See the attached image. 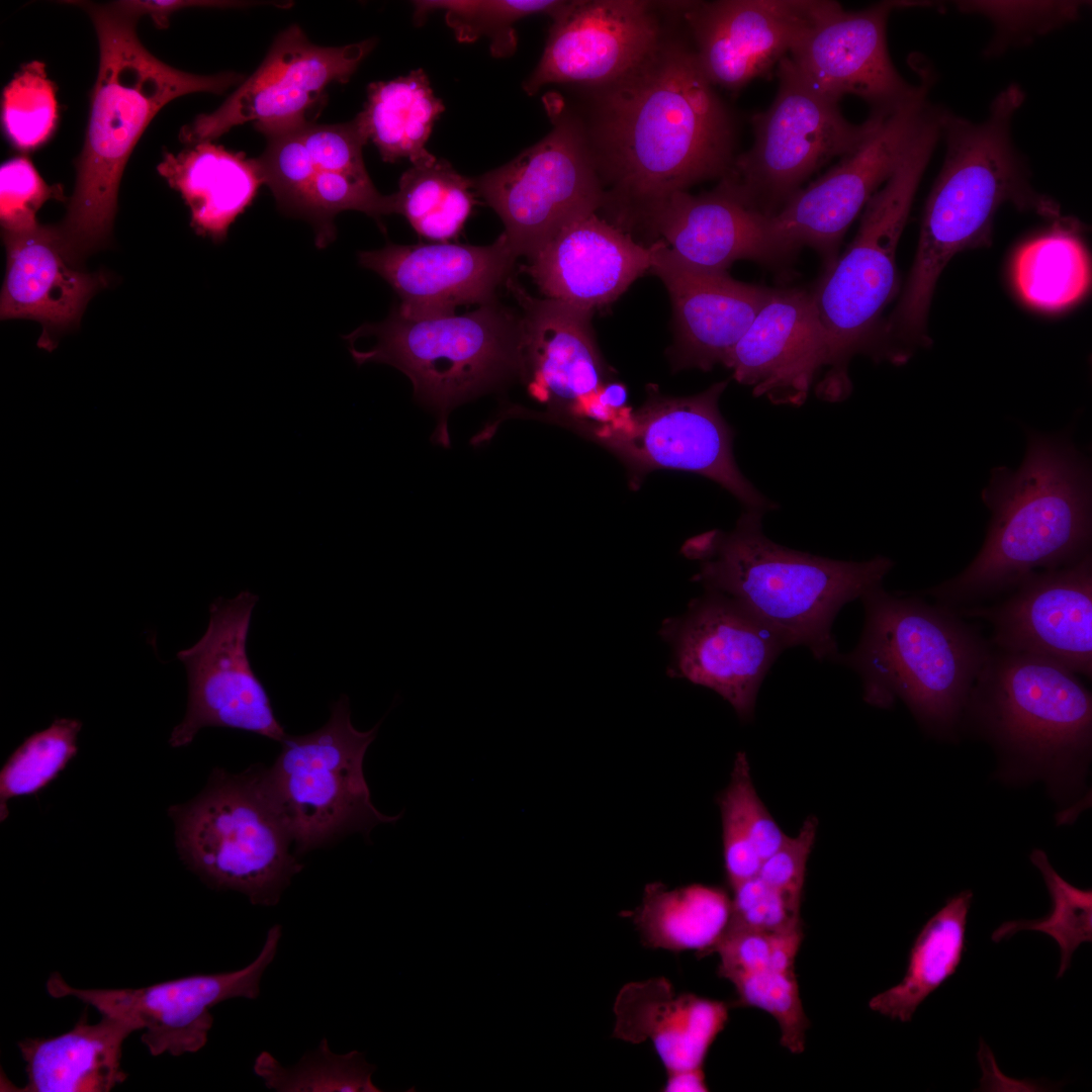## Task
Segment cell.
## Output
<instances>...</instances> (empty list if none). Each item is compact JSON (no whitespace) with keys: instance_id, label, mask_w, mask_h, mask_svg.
I'll use <instances>...</instances> for the list:
<instances>
[{"instance_id":"6da1fadb","label":"cell","mask_w":1092,"mask_h":1092,"mask_svg":"<svg viewBox=\"0 0 1092 1092\" xmlns=\"http://www.w3.org/2000/svg\"><path fill=\"white\" fill-rule=\"evenodd\" d=\"M596 125L600 162L621 201L641 214L667 195L732 165L733 129L695 52L659 46L604 86Z\"/></svg>"},{"instance_id":"7a4b0ae2","label":"cell","mask_w":1092,"mask_h":1092,"mask_svg":"<svg viewBox=\"0 0 1092 1092\" xmlns=\"http://www.w3.org/2000/svg\"><path fill=\"white\" fill-rule=\"evenodd\" d=\"M1024 97L1019 85H1009L993 99L981 122L939 109L944 160L924 207L908 279L881 326L889 348L912 354L928 345L926 323L939 275L957 253L990 244L1002 205L1061 217L1057 203L1032 187L1029 169L1012 141L1013 118Z\"/></svg>"},{"instance_id":"3957f363","label":"cell","mask_w":1092,"mask_h":1092,"mask_svg":"<svg viewBox=\"0 0 1092 1092\" xmlns=\"http://www.w3.org/2000/svg\"><path fill=\"white\" fill-rule=\"evenodd\" d=\"M1088 460L1070 438L1028 431L1015 470L996 467L982 499L991 512L984 543L959 574L925 594L961 610L1006 595L1028 574L1074 563L1091 553Z\"/></svg>"},{"instance_id":"277c9868","label":"cell","mask_w":1092,"mask_h":1092,"mask_svg":"<svg viewBox=\"0 0 1092 1092\" xmlns=\"http://www.w3.org/2000/svg\"><path fill=\"white\" fill-rule=\"evenodd\" d=\"M84 7L98 35L99 68L75 189L66 217L58 226L77 263L108 238L124 166L155 114L179 96L221 94L245 80L234 72L200 76L172 68L140 42L138 17L116 4Z\"/></svg>"},{"instance_id":"5b68a950","label":"cell","mask_w":1092,"mask_h":1092,"mask_svg":"<svg viewBox=\"0 0 1092 1092\" xmlns=\"http://www.w3.org/2000/svg\"><path fill=\"white\" fill-rule=\"evenodd\" d=\"M764 514L745 510L728 532L711 530L685 542L699 561L694 580L734 600L772 629L787 648H808L817 659L838 660L832 625L840 609L882 585L894 566L876 556L843 561L782 546L762 529Z\"/></svg>"},{"instance_id":"8992f818","label":"cell","mask_w":1092,"mask_h":1092,"mask_svg":"<svg viewBox=\"0 0 1092 1092\" xmlns=\"http://www.w3.org/2000/svg\"><path fill=\"white\" fill-rule=\"evenodd\" d=\"M859 641L838 661L858 673L864 700L887 708L903 701L918 722L950 734L964 712L991 645L956 610L879 585L860 598Z\"/></svg>"},{"instance_id":"52a82bcc","label":"cell","mask_w":1092,"mask_h":1092,"mask_svg":"<svg viewBox=\"0 0 1092 1092\" xmlns=\"http://www.w3.org/2000/svg\"><path fill=\"white\" fill-rule=\"evenodd\" d=\"M938 114L924 122L904 158L863 208L857 233L842 256L810 290L822 327L825 357L815 383L824 400L851 392L848 365L872 355L881 314L897 290L896 251L924 170L940 140Z\"/></svg>"},{"instance_id":"ba28073f","label":"cell","mask_w":1092,"mask_h":1092,"mask_svg":"<svg viewBox=\"0 0 1092 1092\" xmlns=\"http://www.w3.org/2000/svg\"><path fill=\"white\" fill-rule=\"evenodd\" d=\"M364 348L349 347L360 366L383 363L411 380L415 398L437 420L432 441L450 447L449 414L458 405L520 378V313L497 300L463 314L408 317L395 307L380 323L349 335Z\"/></svg>"},{"instance_id":"9c48e42d","label":"cell","mask_w":1092,"mask_h":1092,"mask_svg":"<svg viewBox=\"0 0 1092 1092\" xmlns=\"http://www.w3.org/2000/svg\"><path fill=\"white\" fill-rule=\"evenodd\" d=\"M168 815L184 864L207 886L240 892L253 905H276L303 869L258 764L241 774L214 768L200 794Z\"/></svg>"},{"instance_id":"30bf717a","label":"cell","mask_w":1092,"mask_h":1092,"mask_svg":"<svg viewBox=\"0 0 1092 1092\" xmlns=\"http://www.w3.org/2000/svg\"><path fill=\"white\" fill-rule=\"evenodd\" d=\"M381 721L367 731L351 722L350 701L331 705L327 723L299 736L286 735L271 767H260L262 784L284 820L297 856L359 832L394 823L371 801L363 760Z\"/></svg>"},{"instance_id":"8fae6325","label":"cell","mask_w":1092,"mask_h":1092,"mask_svg":"<svg viewBox=\"0 0 1092 1092\" xmlns=\"http://www.w3.org/2000/svg\"><path fill=\"white\" fill-rule=\"evenodd\" d=\"M770 106L751 117L753 144L735 158L720 184L760 214L775 215L803 183L836 157L856 149L888 109L848 121L838 100L816 89L785 57Z\"/></svg>"},{"instance_id":"7c38bea8","label":"cell","mask_w":1092,"mask_h":1092,"mask_svg":"<svg viewBox=\"0 0 1092 1092\" xmlns=\"http://www.w3.org/2000/svg\"><path fill=\"white\" fill-rule=\"evenodd\" d=\"M967 716L998 745L1046 763L1082 754L1091 744V693L1077 673L1038 655L991 646Z\"/></svg>"},{"instance_id":"4fadbf2b","label":"cell","mask_w":1092,"mask_h":1092,"mask_svg":"<svg viewBox=\"0 0 1092 1092\" xmlns=\"http://www.w3.org/2000/svg\"><path fill=\"white\" fill-rule=\"evenodd\" d=\"M727 383L720 381L684 397L664 396L653 389L637 411L625 407L607 423H585L575 432L615 454L626 466L632 485L653 470L689 471L715 481L746 510L764 514L777 505L741 473L733 456V431L719 410Z\"/></svg>"},{"instance_id":"5bb4252c","label":"cell","mask_w":1092,"mask_h":1092,"mask_svg":"<svg viewBox=\"0 0 1092 1092\" xmlns=\"http://www.w3.org/2000/svg\"><path fill=\"white\" fill-rule=\"evenodd\" d=\"M552 130L508 164L472 178L477 195L497 213L518 257L530 259L563 225L597 212L607 195L596 158L577 120L547 102Z\"/></svg>"},{"instance_id":"9a60e30c","label":"cell","mask_w":1092,"mask_h":1092,"mask_svg":"<svg viewBox=\"0 0 1092 1092\" xmlns=\"http://www.w3.org/2000/svg\"><path fill=\"white\" fill-rule=\"evenodd\" d=\"M256 158L278 207L313 226L324 249L336 239L335 216L358 210L379 219L394 213V197L374 187L363 160L368 139L357 118L339 124L313 121L265 135Z\"/></svg>"},{"instance_id":"2e32d148","label":"cell","mask_w":1092,"mask_h":1092,"mask_svg":"<svg viewBox=\"0 0 1092 1092\" xmlns=\"http://www.w3.org/2000/svg\"><path fill=\"white\" fill-rule=\"evenodd\" d=\"M929 79L926 74L914 97L886 110L856 149L768 217L772 235L790 254L809 247L826 267L836 260L849 224L894 173L932 112Z\"/></svg>"},{"instance_id":"e0dca14e","label":"cell","mask_w":1092,"mask_h":1092,"mask_svg":"<svg viewBox=\"0 0 1092 1092\" xmlns=\"http://www.w3.org/2000/svg\"><path fill=\"white\" fill-rule=\"evenodd\" d=\"M376 44V38L341 47L309 41L293 24L274 39L259 68L210 113L182 127L180 140L195 145L253 121L264 135L313 121L327 88L346 83Z\"/></svg>"},{"instance_id":"ac0fdd59","label":"cell","mask_w":1092,"mask_h":1092,"mask_svg":"<svg viewBox=\"0 0 1092 1092\" xmlns=\"http://www.w3.org/2000/svg\"><path fill=\"white\" fill-rule=\"evenodd\" d=\"M258 600L250 590L214 600L203 636L177 653L187 671L188 705L170 735L172 747L188 745L204 727L243 730L278 742L286 736L247 651Z\"/></svg>"},{"instance_id":"d6986e66","label":"cell","mask_w":1092,"mask_h":1092,"mask_svg":"<svg viewBox=\"0 0 1092 1092\" xmlns=\"http://www.w3.org/2000/svg\"><path fill=\"white\" fill-rule=\"evenodd\" d=\"M281 938V926L269 928L262 949L243 969L198 974L142 988L80 989L58 973L46 987L54 998L74 997L143 1031L141 1039L152 1056L196 1053L207 1042L213 1024L211 1008L233 998L256 999L260 982L273 962Z\"/></svg>"},{"instance_id":"ffe728a7","label":"cell","mask_w":1092,"mask_h":1092,"mask_svg":"<svg viewBox=\"0 0 1092 1092\" xmlns=\"http://www.w3.org/2000/svg\"><path fill=\"white\" fill-rule=\"evenodd\" d=\"M672 651L669 673L713 690L742 720L753 716L759 688L787 649L779 635L726 595L706 589L660 628Z\"/></svg>"},{"instance_id":"44dd1931","label":"cell","mask_w":1092,"mask_h":1092,"mask_svg":"<svg viewBox=\"0 0 1092 1092\" xmlns=\"http://www.w3.org/2000/svg\"><path fill=\"white\" fill-rule=\"evenodd\" d=\"M521 307L520 378L544 408L535 418L568 429L588 420L609 382V370L592 327L593 311L530 295L513 278L507 287Z\"/></svg>"},{"instance_id":"7402d4cb","label":"cell","mask_w":1092,"mask_h":1092,"mask_svg":"<svg viewBox=\"0 0 1092 1092\" xmlns=\"http://www.w3.org/2000/svg\"><path fill=\"white\" fill-rule=\"evenodd\" d=\"M911 3L884 1L849 11L835 1H818L788 57L819 91L840 100L857 96L874 110L893 108L922 88L895 68L887 46L891 12Z\"/></svg>"},{"instance_id":"603a6c76","label":"cell","mask_w":1092,"mask_h":1092,"mask_svg":"<svg viewBox=\"0 0 1092 1092\" xmlns=\"http://www.w3.org/2000/svg\"><path fill=\"white\" fill-rule=\"evenodd\" d=\"M991 627L992 647L1052 659L1092 677V556L1034 571L1006 598L956 610Z\"/></svg>"},{"instance_id":"cb8c5ba5","label":"cell","mask_w":1092,"mask_h":1092,"mask_svg":"<svg viewBox=\"0 0 1092 1092\" xmlns=\"http://www.w3.org/2000/svg\"><path fill=\"white\" fill-rule=\"evenodd\" d=\"M661 42L647 1H568L552 19L543 55L524 82L527 94L552 83L607 86L638 66Z\"/></svg>"},{"instance_id":"d4e9b609","label":"cell","mask_w":1092,"mask_h":1092,"mask_svg":"<svg viewBox=\"0 0 1092 1092\" xmlns=\"http://www.w3.org/2000/svg\"><path fill=\"white\" fill-rule=\"evenodd\" d=\"M504 236L487 246L455 243L388 244L358 254L359 264L395 291L394 307L408 317L454 314L458 306L497 300L514 278L516 260Z\"/></svg>"},{"instance_id":"484cf974","label":"cell","mask_w":1092,"mask_h":1092,"mask_svg":"<svg viewBox=\"0 0 1092 1092\" xmlns=\"http://www.w3.org/2000/svg\"><path fill=\"white\" fill-rule=\"evenodd\" d=\"M814 0L681 2L698 63L712 85L737 91L789 55Z\"/></svg>"},{"instance_id":"4316f807","label":"cell","mask_w":1092,"mask_h":1092,"mask_svg":"<svg viewBox=\"0 0 1092 1092\" xmlns=\"http://www.w3.org/2000/svg\"><path fill=\"white\" fill-rule=\"evenodd\" d=\"M651 246L650 272L662 281L671 301L675 367L707 371L724 365L774 288L686 265L660 241Z\"/></svg>"},{"instance_id":"83f0119b","label":"cell","mask_w":1092,"mask_h":1092,"mask_svg":"<svg viewBox=\"0 0 1092 1092\" xmlns=\"http://www.w3.org/2000/svg\"><path fill=\"white\" fill-rule=\"evenodd\" d=\"M652 259L651 245L588 212L563 225L521 271L545 298L594 312L650 271Z\"/></svg>"},{"instance_id":"f1b7e54d","label":"cell","mask_w":1092,"mask_h":1092,"mask_svg":"<svg viewBox=\"0 0 1092 1092\" xmlns=\"http://www.w3.org/2000/svg\"><path fill=\"white\" fill-rule=\"evenodd\" d=\"M642 214L667 251L691 267L727 272L738 260L781 266L793 258L772 235L768 217L720 183L700 195L675 191Z\"/></svg>"},{"instance_id":"f546056e","label":"cell","mask_w":1092,"mask_h":1092,"mask_svg":"<svg viewBox=\"0 0 1092 1092\" xmlns=\"http://www.w3.org/2000/svg\"><path fill=\"white\" fill-rule=\"evenodd\" d=\"M824 357V334L810 292L774 288L724 365L754 395L797 405L817 382Z\"/></svg>"},{"instance_id":"4dcf8cb0","label":"cell","mask_w":1092,"mask_h":1092,"mask_svg":"<svg viewBox=\"0 0 1092 1092\" xmlns=\"http://www.w3.org/2000/svg\"><path fill=\"white\" fill-rule=\"evenodd\" d=\"M6 272L1 290V320L39 322L38 346L51 351L50 333L79 322L88 300L105 285L102 275L78 268L58 226L2 233Z\"/></svg>"},{"instance_id":"1f68e13d","label":"cell","mask_w":1092,"mask_h":1092,"mask_svg":"<svg viewBox=\"0 0 1092 1092\" xmlns=\"http://www.w3.org/2000/svg\"><path fill=\"white\" fill-rule=\"evenodd\" d=\"M728 1010L725 1002L676 992L664 977L631 982L615 999L614 1036L631 1043L649 1040L666 1074L703 1069Z\"/></svg>"},{"instance_id":"d6a6232c","label":"cell","mask_w":1092,"mask_h":1092,"mask_svg":"<svg viewBox=\"0 0 1092 1092\" xmlns=\"http://www.w3.org/2000/svg\"><path fill=\"white\" fill-rule=\"evenodd\" d=\"M95 1023L83 1015L72 1029L49 1038H24L18 1049L25 1063L23 1092H108L127 1078L122 1045L136 1031L106 1014Z\"/></svg>"},{"instance_id":"836d02e7","label":"cell","mask_w":1092,"mask_h":1092,"mask_svg":"<svg viewBox=\"0 0 1092 1092\" xmlns=\"http://www.w3.org/2000/svg\"><path fill=\"white\" fill-rule=\"evenodd\" d=\"M157 169L189 207L194 231L214 242L225 240L231 224L264 184L256 159L211 142L176 155L166 153Z\"/></svg>"},{"instance_id":"e575fe53","label":"cell","mask_w":1092,"mask_h":1092,"mask_svg":"<svg viewBox=\"0 0 1092 1092\" xmlns=\"http://www.w3.org/2000/svg\"><path fill=\"white\" fill-rule=\"evenodd\" d=\"M622 915L632 919L646 946L703 957L714 952L729 927L731 897L719 887L668 889L655 882L645 886L641 904Z\"/></svg>"},{"instance_id":"d590c367","label":"cell","mask_w":1092,"mask_h":1092,"mask_svg":"<svg viewBox=\"0 0 1092 1092\" xmlns=\"http://www.w3.org/2000/svg\"><path fill=\"white\" fill-rule=\"evenodd\" d=\"M445 110L423 69L368 86L364 109L356 116L368 141L385 162L407 158L413 165L437 160L426 149L433 125Z\"/></svg>"},{"instance_id":"8d00e7d4","label":"cell","mask_w":1092,"mask_h":1092,"mask_svg":"<svg viewBox=\"0 0 1092 1092\" xmlns=\"http://www.w3.org/2000/svg\"><path fill=\"white\" fill-rule=\"evenodd\" d=\"M972 900V891L965 890L927 920L910 949L904 978L873 997L872 1010L909 1022L918 1006L956 973L966 949Z\"/></svg>"},{"instance_id":"74e56055","label":"cell","mask_w":1092,"mask_h":1092,"mask_svg":"<svg viewBox=\"0 0 1092 1092\" xmlns=\"http://www.w3.org/2000/svg\"><path fill=\"white\" fill-rule=\"evenodd\" d=\"M1045 235L1024 244L1017 252L1013 275L1022 299L1037 309L1057 311L1078 302L1091 283V261L1073 221L1057 219Z\"/></svg>"},{"instance_id":"f35d334b","label":"cell","mask_w":1092,"mask_h":1092,"mask_svg":"<svg viewBox=\"0 0 1092 1092\" xmlns=\"http://www.w3.org/2000/svg\"><path fill=\"white\" fill-rule=\"evenodd\" d=\"M394 213L404 216L419 236L435 243L456 239L475 204L472 178L443 159L413 165L393 193Z\"/></svg>"},{"instance_id":"ab89813d","label":"cell","mask_w":1092,"mask_h":1092,"mask_svg":"<svg viewBox=\"0 0 1092 1092\" xmlns=\"http://www.w3.org/2000/svg\"><path fill=\"white\" fill-rule=\"evenodd\" d=\"M568 1L557 0H437L414 1V21L421 25L429 13L441 10L447 25L461 42L479 37L490 39V53L496 58L513 55L517 35L513 24L524 17L545 14L553 19Z\"/></svg>"},{"instance_id":"60d3db41","label":"cell","mask_w":1092,"mask_h":1092,"mask_svg":"<svg viewBox=\"0 0 1092 1092\" xmlns=\"http://www.w3.org/2000/svg\"><path fill=\"white\" fill-rule=\"evenodd\" d=\"M1030 860L1042 875L1052 900L1051 912L1039 919L1006 921L994 930L991 939L1000 942L1021 930L1050 935L1060 947L1061 962L1057 978H1061L1070 968L1075 950L1082 943L1092 941V891L1077 888L1064 880L1041 849H1034Z\"/></svg>"},{"instance_id":"b9f144b4","label":"cell","mask_w":1092,"mask_h":1092,"mask_svg":"<svg viewBox=\"0 0 1092 1092\" xmlns=\"http://www.w3.org/2000/svg\"><path fill=\"white\" fill-rule=\"evenodd\" d=\"M375 1070L376 1066L367 1063L364 1054L357 1051L334 1054L326 1038L292 1068L281 1066L267 1052L261 1053L254 1064V1073L266 1087L288 1092H380L371 1079Z\"/></svg>"},{"instance_id":"7bdbcfd3","label":"cell","mask_w":1092,"mask_h":1092,"mask_svg":"<svg viewBox=\"0 0 1092 1092\" xmlns=\"http://www.w3.org/2000/svg\"><path fill=\"white\" fill-rule=\"evenodd\" d=\"M81 721L58 718L28 736L0 772V819L8 816V800L31 796L53 782L78 752Z\"/></svg>"},{"instance_id":"ee69618b","label":"cell","mask_w":1092,"mask_h":1092,"mask_svg":"<svg viewBox=\"0 0 1092 1092\" xmlns=\"http://www.w3.org/2000/svg\"><path fill=\"white\" fill-rule=\"evenodd\" d=\"M57 118L55 86L47 77L44 64L33 61L23 65L3 91L6 135L16 148L33 150L52 135Z\"/></svg>"},{"instance_id":"f6af8a7d","label":"cell","mask_w":1092,"mask_h":1092,"mask_svg":"<svg viewBox=\"0 0 1092 1092\" xmlns=\"http://www.w3.org/2000/svg\"><path fill=\"white\" fill-rule=\"evenodd\" d=\"M740 1005L762 1009L776 1018L781 1029V1044L793 1054L805 1048L809 1026L800 998L795 972L766 966L729 979Z\"/></svg>"},{"instance_id":"bcb514c9","label":"cell","mask_w":1092,"mask_h":1092,"mask_svg":"<svg viewBox=\"0 0 1092 1092\" xmlns=\"http://www.w3.org/2000/svg\"><path fill=\"white\" fill-rule=\"evenodd\" d=\"M60 184L50 186L25 157H15L0 168V220L5 232L32 230L36 212L49 199H63Z\"/></svg>"},{"instance_id":"7dc6e473","label":"cell","mask_w":1092,"mask_h":1092,"mask_svg":"<svg viewBox=\"0 0 1092 1092\" xmlns=\"http://www.w3.org/2000/svg\"><path fill=\"white\" fill-rule=\"evenodd\" d=\"M729 927L762 932L802 928L801 902L767 886L758 876L732 889Z\"/></svg>"},{"instance_id":"c3c4849f","label":"cell","mask_w":1092,"mask_h":1092,"mask_svg":"<svg viewBox=\"0 0 1092 1092\" xmlns=\"http://www.w3.org/2000/svg\"><path fill=\"white\" fill-rule=\"evenodd\" d=\"M722 794L735 807L761 861L783 845L789 835L784 833L760 800L745 753H737L730 782Z\"/></svg>"},{"instance_id":"681fc988","label":"cell","mask_w":1092,"mask_h":1092,"mask_svg":"<svg viewBox=\"0 0 1092 1092\" xmlns=\"http://www.w3.org/2000/svg\"><path fill=\"white\" fill-rule=\"evenodd\" d=\"M965 11L987 15L1001 35H1034L1071 21L1080 5L1071 2H967Z\"/></svg>"},{"instance_id":"f907efd6","label":"cell","mask_w":1092,"mask_h":1092,"mask_svg":"<svg viewBox=\"0 0 1092 1092\" xmlns=\"http://www.w3.org/2000/svg\"><path fill=\"white\" fill-rule=\"evenodd\" d=\"M818 821L808 817L795 836H788L783 845L765 858L758 877L770 888L801 902L807 861L815 842Z\"/></svg>"},{"instance_id":"816d5d0a","label":"cell","mask_w":1092,"mask_h":1092,"mask_svg":"<svg viewBox=\"0 0 1092 1092\" xmlns=\"http://www.w3.org/2000/svg\"><path fill=\"white\" fill-rule=\"evenodd\" d=\"M119 8L127 13L140 17L141 15L148 14L152 17L156 26L159 28H166L168 26L169 16L176 10L191 7V6H212V7H240L249 6L244 2H229V1H184V0H172V1H118L115 3Z\"/></svg>"},{"instance_id":"f5cc1de1","label":"cell","mask_w":1092,"mask_h":1092,"mask_svg":"<svg viewBox=\"0 0 1092 1092\" xmlns=\"http://www.w3.org/2000/svg\"><path fill=\"white\" fill-rule=\"evenodd\" d=\"M665 1092H704L709 1091L704 1069L687 1070L667 1074L663 1086Z\"/></svg>"}]
</instances>
